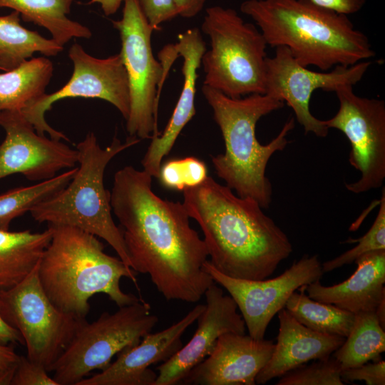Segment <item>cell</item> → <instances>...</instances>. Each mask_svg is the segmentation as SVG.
Returning a JSON list of instances; mask_svg holds the SVG:
<instances>
[{
  "label": "cell",
  "mask_w": 385,
  "mask_h": 385,
  "mask_svg": "<svg viewBox=\"0 0 385 385\" xmlns=\"http://www.w3.org/2000/svg\"><path fill=\"white\" fill-rule=\"evenodd\" d=\"M152 178L127 165L115 173L110 191L130 267L149 275L166 300L197 302L214 282L204 269L205 243L190 227L183 203L158 196Z\"/></svg>",
  "instance_id": "1"
},
{
  "label": "cell",
  "mask_w": 385,
  "mask_h": 385,
  "mask_svg": "<svg viewBox=\"0 0 385 385\" xmlns=\"http://www.w3.org/2000/svg\"><path fill=\"white\" fill-rule=\"evenodd\" d=\"M183 192L189 217L204 235L208 261L223 274L265 279L292 252L286 233L254 199L238 196L210 176Z\"/></svg>",
  "instance_id": "2"
},
{
  "label": "cell",
  "mask_w": 385,
  "mask_h": 385,
  "mask_svg": "<svg viewBox=\"0 0 385 385\" xmlns=\"http://www.w3.org/2000/svg\"><path fill=\"white\" fill-rule=\"evenodd\" d=\"M240 9L255 22L267 46L287 48L302 66L327 71L376 56L348 16L304 0H246Z\"/></svg>",
  "instance_id": "3"
},
{
  "label": "cell",
  "mask_w": 385,
  "mask_h": 385,
  "mask_svg": "<svg viewBox=\"0 0 385 385\" xmlns=\"http://www.w3.org/2000/svg\"><path fill=\"white\" fill-rule=\"evenodd\" d=\"M48 227L52 235L38 264V277L57 308L86 319L89 299L96 294L107 295L118 307L140 299L120 286L123 277L137 284L138 273L119 257L106 254L98 237L74 227Z\"/></svg>",
  "instance_id": "4"
},
{
  "label": "cell",
  "mask_w": 385,
  "mask_h": 385,
  "mask_svg": "<svg viewBox=\"0 0 385 385\" xmlns=\"http://www.w3.org/2000/svg\"><path fill=\"white\" fill-rule=\"evenodd\" d=\"M202 93L225 143L224 153L212 157L217 175L238 196L250 197L263 209L269 208L272 187L266 168L271 157L289 143L287 135L295 126L294 118H289L277 135L263 145L256 136L257 123L263 116L283 108V101L267 93L232 98L204 85Z\"/></svg>",
  "instance_id": "5"
},
{
  "label": "cell",
  "mask_w": 385,
  "mask_h": 385,
  "mask_svg": "<svg viewBox=\"0 0 385 385\" xmlns=\"http://www.w3.org/2000/svg\"><path fill=\"white\" fill-rule=\"evenodd\" d=\"M140 140L129 136L122 143L114 137L103 148L93 133H87L76 145L79 165L76 174L63 189L34 205L29 211L31 217L40 223L74 227L104 240L130 267L122 232L112 217L110 192L103 178L109 162Z\"/></svg>",
  "instance_id": "6"
},
{
  "label": "cell",
  "mask_w": 385,
  "mask_h": 385,
  "mask_svg": "<svg viewBox=\"0 0 385 385\" xmlns=\"http://www.w3.org/2000/svg\"><path fill=\"white\" fill-rule=\"evenodd\" d=\"M201 29L210 43L201 58L203 85L232 98L265 93L267 45L260 29L220 6L206 9Z\"/></svg>",
  "instance_id": "7"
},
{
  "label": "cell",
  "mask_w": 385,
  "mask_h": 385,
  "mask_svg": "<svg viewBox=\"0 0 385 385\" xmlns=\"http://www.w3.org/2000/svg\"><path fill=\"white\" fill-rule=\"evenodd\" d=\"M150 305L140 299L105 312L93 322L83 321L53 366L58 385H76L93 370L106 369L113 357L140 342L158 322Z\"/></svg>",
  "instance_id": "8"
},
{
  "label": "cell",
  "mask_w": 385,
  "mask_h": 385,
  "mask_svg": "<svg viewBox=\"0 0 385 385\" xmlns=\"http://www.w3.org/2000/svg\"><path fill=\"white\" fill-rule=\"evenodd\" d=\"M38 264L19 284L0 290V315L21 334L27 358L51 372L86 319H78L51 302L40 282Z\"/></svg>",
  "instance_id": "9"
},
{
  "label": "cell",
  "mask_w": 385,
  "mask_h": 385,
  "mask_svg": "<svg viewBox=\"0 0 385 385\" xmlns=\"http://www.w3.org/2000/svg\"><path fill=\"white\" fill-rule=\"evenodd\" d=\"M121 42L120 53L126 71L130 111L126 120L129 136L140 140L158 135V105L167 75L153 53V27L144 16L138 0H124L123 14L112 20Z\"/></svg>",
  "instance_id": "10"
},
{
  "label": "cell",
  "mask_w": 385,
  "mask_h": 385,
  "mask_svg": "<svg viewBox=\"0 0 385 385\" xmlns=\"http://www.w3.org/2000/svg\"><path fill=\"white\" fill-rule=\"evenodd\" d=\"M334 92L339 110L323 122L347 138L351 144L349 164L361 173L357 181L345 187L355 194L378 189L385 179V102L359 96L352 86H341Z\"/></svg>",
  "instance_id": "11"
},
{
  "label": "cell",
  "mask_w": 385,
  "mask_h": 385,
  "mask_svg": "<svg viewBox=\"0 0 385 385\" xmlns=\"http://www.w3.org/2000/svg\"><path fill=\"white\" fill-rule=\"evenodd\" d=\"M73 64L69 81L59 90L45 93L21 113L42 135L48 133L51 138L69 141L63 133L51 127L45 113L56 102L68 98H98L114 106L126 120L130 111V93L126 71L120 53L106 58L88 54L78 43H74L68 51Z\"/></svg>",
  "instance_id": "12"
},
{
  "label": "cell",
  "mask_w": 385,
  "mask_h": 385,
  "mask_svg": "<svg viewBox=\"0 0 385 385\" xmlns=\"http://www.w3.org/2000/svg\"><path fill=\"white\" fill-rule=\"evenodd\" d=\"M371 65L368 60L350 66H337L330 71H313L299 64L287 48L279 46L273 57L266 58L265 93L286 102L306 134L324 138L329 128L309 109L312 93L318 89L334 92L343 86H354Z\"/></svg>",
  "instance_id": "13"
},
{
  "label": "cell",
  "mask_w": 385,
  "mask_h": 385,
  "mask_svg": "<svg viewBox=\"0 0 385 385\" xmlns=\"http://www.w3.org/2000/svg\"><path fill=\"white\" fill-rule=\"evenodd\" d=\"M204 269L214 282L224 287L235 302L249 335L264 339L273 317L284 306L299 287L320 279L324 274L318 255H304L282 274L270 279L247 280L228 277L211 265L208 260Z\"/></svg>",
  "instance_id": "14"
},
{
  "label": "cell",
  "mask_w": 385,
  "mask_h": 385,
  "mask_svg": "<svg viewBox=\"0 0 385 385\" xmlns=\"http://www.w3.org/2000/svg\"><path fill=\"white\" fill-rule=\"evenodd\" d=\"M0 126L6 133L0 144V179L21 173L41 182L78 164L76 148L38 134L20 111H1Z\"/></svg>",
  "instance_id": "15"
},
{
  "label": "cell",
  "mask_w": 385,
  "mask_h": 385,
  "mask_svg": "<svg viewBox=\"0 0 385 385\" xmlns=\"http://www.w3.org/2000/svg\"><path fill=\"white\" fill-rule=\"evenodd\" d=\"M204 296L206 304L196 320L195 332L185 346L157 367L154 385L180 384L190 371L212 353L222 334H245V321L230 295L214 282Z\"/></svg>",
  "instance_id": "16"
},
{
  "label": "cell",
  "mask_w": 385,
  "mask_h": 385,
  "mask_svg": "<svg viewBox=\"0 0 385 385\" xmlns=\"http://www.w3.org/2000/svg\"><path fill=\"white\" fill-rule=\"evenodd\" d=\"M205 307L197 304L176 323L145 334L138 344L118 354L117 359L100 373L81 379L76 385H154L157 374L150 366L167 361L183 346V334Z\"/></svg>",
  "instance_id": "17"
},
{
  "label": "cell",
  "mask_w": 385,
  "mask_h": 385,
  "mask_svg": "<svg viewBox=\"0 0 385 385\" xmlns=\"http://www.w3.org/2000/svg\"><path fill=\"white\" fill-rule=\"evenodd\" d=\"M272 340L225 333L212 353L181 381L188 385H255V379L274 351Z\"/></svg>",
  "instance_id": "18"
},
{
  "label": "cell",
  "mask_w": 385,
  "mask_h": 385,
  "mask_svg": "<svg viewBox=\"0 0 385 385\" xmlns=\"http://www.w3.org/2000/svg\"><path fill=\"white\" fill-rule=\"evenodd\" d=\"M178 42L170 44L174 54L182 57L183 63V88L173 114L162 134L151 138V142L141 161L143 170L152 177H157L163 158L173 147L184 127L195 115V98L197 69L206 51V44L200 30L191 28L178 36Z\"/></svg>",
  "instance_id": "19"
},
{
  "label": "cell",
  "mask_w": 385,
  "mask_h": 385,
  "mask_svg": "<svg viewBox=\"0 0 385 385\" xmlns=\"http://www.w3.org/2000/svg\"><path fill=\"white\" fill-rule=\"evenodd\" d=\"M279 332L272 354L255 379L265 384L309 361L328 358L345 337L319 333L299 323L284 308L278 313Z\"/></svg>",
  "instance_id": "20"
},
{
  "label": "cell",
  "mask_w": 385,
  "mask_h": 385,
  "mask_svg": "<svg viewBox=\"0 0 385 385\" xmlns=\"http://www.w3.org/2000/svg\"><path fill=\"white\" fill-rule=\"evenodd\" d=\"M354 262L356 269L346 280L327 287L317 279L305 287L307 295L354 314L375 312L385 299V250L366 253Z\"/></svg>",
  "instance_id": "21"
},
{
  "label": "cell",
  "mask_w": 385,
  "mask_h": 385,
  "mask_svg": "<svg viewBox=\"0 0 385 385\" xmlns=\"http://www.w3.org/2000/svg\"><path fill=\"white\" fill-rule=\"evenodd\" d=\"M51 235L49 227L41 232L0 230V290L16 285L31 272Z\"/></svg>",
  "instance_id": "22"
},
{
  "label": "cell",
  "mask_w": 385,
  "mask_h": 385,
  "mask_svg": "<svg viewBox=\"0 0 385 385\" xmlns=\"http://www.w3.org/2000/svg\"><path fill=\"white\" fill-rule=\"evenodd\" d=\"M53 73L47 58H31L14 69L0 73V112L20 111L46 93Z\"/></svg>",
  "instance_id": "23"
},
{
  "label": "cell",
  "mask_w": 385,
  "mask_h": 385,
  "mask_svg": "<svg viewBox=\"0 0 385 385\" xmlns=\"http://www.w3.org/2000/svg\"><path fill=\"white\" fill-rule=\"evenodd\" d=\"M75 0H0V8L19 13L26 22L48 30L51 38L61 46L73 38H90L91 31L68 17Z\"/></svg>",
  "instance_id": "24"
},
{
  "label": "cell",
  "mask_w": 385,
  "mask_h": 385,
  "mask_svg": "<svg viewBox=\"0 0 385 385\" xmlns=\"http://www.w3.org/2000/svg\"><path fill=\"white\" fill-rule=\"evenodd\" d=\"M16 11L0 16V70L9 71L18 67L38 52L54 56L63 50L55 40L42 36L37 31L21 24Z\"/></svg>",
  "instance_id": "25"
},
{
  "label": "cell",
  "mask_w": 385,
  "mask_h": 385,
  "mask_svg": "<svg viewBox=\"0 0 385 385\" xmlns=\"http://www.w3.org/2000/svg\"><path fill=\"white\" fill-rule=\"evenodd\" d=\"M384 331L374 312L356 314L349 334L333 354L342 371L380 360L385 351Z\"/></svg>",
  "instance_id": "26"
},
{
  "label": "cell",
  "mask_w": 385,
  "mask_h": 385,
  "mask_svg": "<svg viewBox=\"0 0 385 385\" xmlns=\"http://www.w3.org/2000/svg\"><path fill=\"white\" fill-rule=\"evenodd\" d=\"M305 287L299 293L294 292L284 309L299 323L307 328L323 334L346 337L354 321L355 314L337 307L311 299L305 294Z\"/></svg>",
  "instance_id": "27"
},
{
  "label": "cell",
  "mask_w": 385,
  "mask_h": 385,
  "mask_svg": "<svg viewBox=\"0 0 385 385\" xmlns=\"http://www.w3.org/2000/svg\"><path fill=\"white\" fill-rule=\"evenodd\" d=\"M78 167L55 177L26 187H18L0 195V230H9L11 221L36 204L63 189L71 180Z\"/></svg>",
  "instance_id": "28"
},
{
  "label": "cell",
  "mask_w": 385,
  "mask_h": 385,
  "mask_svg": "<svg viewBox=\"0 0 385 385\" xmlns=\"http://www.w3.org/2000/svg\"><path fill=\"white\" fill-rule=\"evenodd\" d=\"M358 242V245L335 258L322 264L323 273L351 264L359 257L376 250H385V190L383 188L379 208L374 223L361 237L349 238L344 243Z\"/></svg>",
  "instance_id": "29"
},
{
  "label": "cell",
  "mask_w": 385,
  "mask_h": 385,
  "mask_svg": "<svg viewBox=\"0 0 385 385\" xmlns=\"http://www.w3.org/2000/svg\"><path fill=\"white\" fill-rule=\"evenodd\" d=\"M157 178L164 188L183 191L204 182L207 169L205 163L195 157L173 158L161 164Z\"/></svg>",
  "instance_id": "30"
},
{
  "label": "cell",
  "mask_w": 385,
  "mask_h": 385,
  "mask_svg": "<svg viewBox=\"0 0 385 385\" xmlns=\"http://www.w3.org/2000/svg\"><path fill=\"white\" fill-rule=\"evenodd\" d=\"M342 367L333 356L302 364L282 375L276 385H343Z\"/></svg>",
  "instance_id": "31"
},
{
  "label": "cell",
  "mask_w": 385,
  "mask_h": 385,
  "mask_svg": "<svg viewBox=\"0 0 385 385\" xmlns=\"http://www.w3.org/2000/svg\"><path fill=\"white\" fill-rule=\"evenodd\" d=\"M41 365L20 356L10 385H58Z\"/></svg>",
  "instance_id": "32"
},
{
  "label": "cell",
  "mask_w": 385,
  "mask_h": 385,
  "mask_svg": "<svg viewBox=\"0 0 385 385\" xmlns=\"http://www.w3.org/2000/svg\"><path fill=\"white\" fill-rule=\"evenodd\" d=\"M341 379L343 382L364 381L367 385H384L385 362L380 359L344 369L341 371Z\"/></svg>",
  "instance_id": "33"
},
{
  "label": "cell",
  "mask_w": 385,
  "mask_h": 385,
  "mask_svg": "<svg viewBox=\"0 0 385 385\" xmlns=\"http://www.w3.org/2000/svg\"><path fill=\"white\" fill-rule=\"evenodd\" d=\"M138 4L148 23L155 31L162 23L178 16L173 0H138Z\"/></svg>",
  "instance_id": "34"
},
{
  "label": "cell",
  "mask_w": 385,
  "mask_h": 385,
  "mask_svg": "<svg viewBox=\"0 0 385 385\" xmlns=\"http://www.w3.org/2000/svg\"><path fill=\"white\" fill-rule=\"evenodd\" d=\"M317 6L344 15L359 11L367 0H304Z\"/></svg>",
  "instance_id": "35"
},
{
  "label": "cell",
  "mask_w": 385,
  "mask_h": 385,
  "mask_svg": "<svg viewBox=\"0 0 385 385\" xmlns=\"http://www.w3.org/2000/svg\"><path fill=\"white\" fill-rule=\"evenodd\" d=\"M19 357L11 347L0 344V385H10Z\"/></svg>",
  "instance_id": "36"
},
{
  "label": "cell",
  "mask_w": 385,
  "mask_h": 385,
  "mask_svg": "<svg viewBox=\"0 0 385 385\" xmlns=\"http://www.w3.org/2000/svg\"><path fill=\"white\" fill-rule=\"evenodd\" d=\"M178 16L183 18H192L203 9L207 0H173Z\"/></svg>",
  "instance_id": "37"
},
{
  "label": "cell",
  "mask_w": 385,
  "mask_h": 385,
  "mask_svg": "<svg viewBox=\"0 0 385 385\" xmlns=\"http://www.w3.org/2000/svg\"><path fill=\"white\" fill-rule=\"evenodd\" d=\"M9 343L24 344L19 332L6 322L0 315V344L8 345Z\"/></svg>",
  "instance_id": "38"
},
{
  "label": "cell",
  "mask_w": 385,
  "mask_h": 385,
  "mask_svg": "<svg viewBox=\"0 0 385 385\" xmlns=\"http://www.w3.org/2000/svg\"><path fill=\"white\" fill-rule=\"evenodd\" d=\"M124 0H90L88 4H98L106 16L115 14Z\"/></svg>",
  "instance_id": "39"
},
{
  "label": "cell",
  "mask_w": 385,
  "mask_h": 385,
  "mask_svg": "<svg viewBox=\"0 0 385 385\" xmlns=\"http://www.w3.org/2000/svg\"><path fill=\"white\" fill-rule=\"evenodd\" d=\"M374 312L380 325L385 329V299L379 304Z\"/></svg>",
  "instance_id": "40"
}]
</instances>
